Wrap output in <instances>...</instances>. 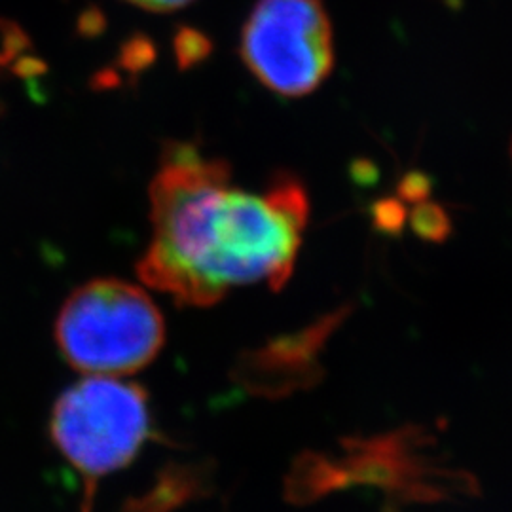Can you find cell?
I'll return each mask as SVG.
<instances>
[{
  "mask_svg": "<svg viewBox=\"0 0 512 512\" xmlns=\"http://www.w3.org/2000/svg\"><path fill=\"white\" fill-rule=\"evenodd\" d=\"M128 2L139 6V8L150 10V12H173V10L184 8L186 4H190L194 0H128Z\"/></svg>",
  "mask_w": 512,
  "mask_h": 512,
  "instance_id": "9c48e42d",
  "label": "cell"
},
{
  "mask_svg": "<svg viewBox=\"0 0 512 512\" xmlns=\"http://www.w3.org/2000/svg\"><path fill=\"white\" fill-rule=\"evenodd\" d=\"M175 50H177L179 63L186 67L205 59V55L211 50V44L202 33L194 29H181L175 38Z\"/></svg>",
  "mask_w": 512,
  "mask_h": 512,
  "instance_id": "ba28073f",
  "label": "cell"
},
{
  "mask_svg": "<svg viewBox=\"0 0 512 512\" xmlns=\"http://www.w3.org/2000/svg\"><path fill=\"white\" fill-rule=\"evenodd\" d=\"M511 150H512V148H511Z\"/></svg>",
  "mask_w": 512,
  "mask_h": 512,
  "instance_id": "30bf717a",
  "label": "cell"
},
{
  "mask_svg": "<svg viewBox=\"0 0 512 512\" xmlns=\"http://www.w3.org/2000/svg\"><path fill=\"white\" fill-rule=\"evenodd\" d=\"M67 363L88 376H128L150 365L164 346V317L143 289L95 279L76 289L55 323Z\"/></svg>",
  "mask_w": 512,
  "mask_h": 512,
  "instance_id": "3957f363",
  "label": "cell"
},
{
  "mask_svg": "<svg viewBox=\"0 0 512 512\" xmlns=\"http://www.w3.org/2000/svg\"><path fill=\"white\" fill-rule=\"evenodd\" d=\"M147 391L109 376H90L54 404L55 448L82 476V512H92L97 484L131 465L152 439Z\"/></svg>",
  "mask_w": 512,
  "mask_h": 512,
  "instance_id": "277c9868",
  "label": "cell"
},
{
  "mask_svg": "<svg viewBox=\"0 0 512 512\" xmlns=\"http://www.w3.org/2000/svg\"><path fill=\"white\" fill-rule=\"evenodd\" d=\"M241 57L256 80L283 97L315 92L334 67L323 0H258L241 31Z\"/></svg>",
  "mask_w": 512,
  "mask_h": 512,
  "instance_id": "5b68a950",
  "label": "cell"
},
{
  "mask_svg": "<svg viewBox=\"0 0 512 512\" xmlns=\"http://www.w3.org/2000/svg\"><path fill=\"white\" fill-rule=\"evenodd\" d=\"M215 465L211 461H169L143 494L128 497L116 512H177L213 494Z\"/></svg>",
  "mask_w": 512,
  "mask_h": 512,
  "instance_id": "52a82bcc",
  "label": "cell"
},
{
  "mask_svg": "<svg viewBox=\"0 0 512 512\" xmlns=\"http://www.w3.org/2000/svg\"><path fill=\"white\" fill-rule=\"evenodd\" d=\"M433 448L435 437L418 425L372 437H348L336 456L315 450L296 456L283 494L289 503L302 507L336 492L366 488L384 497L385 512L478 495L475 476L446 465Z\"/></svg>",
  "mask_w": 512,
  "mask_h": 512,
  "instance_id": "7a4b0ae2",
  "label": "cell"
},
{
  "mask_svg": "<svg viewBox=\"0 0 512 512\" xmlns=\"http://www.w3.org/2000/svg\"><path fill=\"white\" fill-rule=\"evenodd\" d=\"M315 342L308 334L304 338H281L251 351L239 359L234 380L247 393L266 399H279L310 387L317 378V365L313 363Z\"/></svg>",
  "mask_w": 512,
  "mask_h": 512,
  "instance_id": "8992f818",
  "label": "cell"
},
{
  "mask_svg": "<svg viewBox=\"0 0 512 512\" xmlns=\"http://www.w3.org/2000/svg\"><path fill=\"white\" fill-rule=\"evenodd\" d=\"M310 217L306 188L277 173L260 190L232 184L220 158L167 143L150 183L152 239L137 272L179 306L209 308L236 287L281 289Z\"/></svg>",
  "mask_w": 512,
  "mask_h": 512,
  "instance_id": "6da1fadb",
  "label": "cell"
}]
</instances>
